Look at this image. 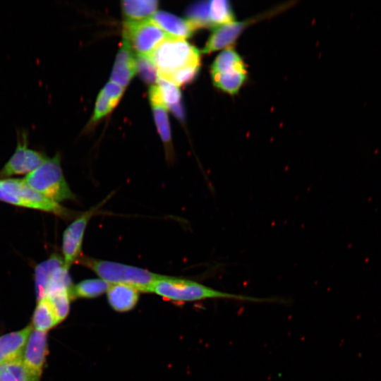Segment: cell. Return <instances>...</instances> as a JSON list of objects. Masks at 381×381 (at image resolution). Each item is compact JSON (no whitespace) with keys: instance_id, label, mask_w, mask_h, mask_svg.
Here are the masks:
<instances>
[{"instance_id":"cell-1","label":"cell","mask_w":381,"mask_h":381,"mask_svg":"<svg viewBox=\"0 0 381 381\" xmlns=\"http://www.w3.org/2000/svg\"><path fill=\"white\" fill-rule=\"evenodd\" d=\"M149 293L174 302H190L206 299L222 298L246 302L276 303L284 300L277 298H259L222 291L199 282L177 277L166 276L156 282Z\"/></svg>"},{"instance_id":"cell-2","label":"cell","mask_w":381,"mask_h":381,"mask_svg":"<svg viewBox=\"0 0 381 381\" xmlns=\"http://www.w3.org/2000/svg\"><path fill=\"white\" fill-rule=\"evenodd\" d=\"M82 264L92 270L100 279L109 284H123L139 292H150L151 286L164 279L163 275L147 270L120 262L84 258Z\"/></svg>"},{"instance_id":"cell-3","label":"cell","mask_w":381,"mask_h":381,"mask_svg":"<svg viewBox=\"0 0 381 381\" xmlns=\"http://www.w3.org/2000/svg\"><path fill=\"white\" fill-rule=\"evenodd\" d=\"M157 69L158 78H165L174 72L191 66H200L196 47L185 40L168 37L148 55Z\"/></svg>"},{"instance_id":"cell-4","label":"cell","mask_w":381,"mask_h":381,"mask_svg":"<svg viewBox=\"0 0 381 381\" xmlns=\"http://www.w3.org/2000/svg\"><path fill=\"white\" fill-rule=\"evenodd\" d=\"M23 181L55 202L75 199L64 176L59 153H56L52 158L48 157L37 169L28 174Z\"/></svg>"},{"instance_id":"cell-5","label":"cell","mask_w":381,"mask_h":381,"mask_svg":"<svg viewBox=\"0 0 381 381\" xmlns=\"http://www.w3.org/2000/svg\"><path fill=\"white\" fill-rule=\"evenodd\" d=\"M210 71L214 85L230 95L238 93L247 80L245 64L231 47L223 49L217 56Z\"/></svg>"},{"instance_id":"cell-6","label":"cell","mask_w":381,"mask_h":381,"mask_svg":"<svg viewBox=\"0 0 381 381\" xmlns=\"http://www.w3.org/2000/svg\"><path fill=\"white\" fill-rule=\"evenodd\" d=\"M123 34L132 49L143 55L150 54L159 44L170 37L150 19L126 20Z\"/></svg>"},{"instance_id":"cell-7","label":"cell","mask_w":381,"mask_h":381,"mask_svg":"<svg viewBox=\"0 0 381 381\" xmlns=\"http://www.w3.org/2000/svg\"><path fill=\"white\" fill-rule=\"evenodd\" d=\"M47 158L44 153L28 147V133L25 129L18 130L16 147L0 170V177L29 174L41 166Z\"/></svg>"},{"instance_id":"cell-8","label":"cell","mask_w":381,"mask_h":381,"mask_svg":"<svg viewBox=\"0 0 381 381\" xmlns=\"http://www.w3.org/2000/svg\"><path fill=\"white\" fill-rule=\"evenodd\" d=\"M1 187L8 193L18 198L25 207L52 212L61 217L68 216V211L27 185L23 179H4L0 181Z\"/></svg>"},{"instance_id":"cell-9","label":"cell","mask_w":381,"mask_h":381,"mask_svg":"<svg viewBox=\"0 0 381 381\" xmlns=\"http://www.w3.org/2000/svg\"><path fill=\"white\" fill-rule=\"evenodd\" d=\"M100 206L101 203L83 213L64 231L62 238V253L64 266L67 270L80 260L87 225Z\"/></svg>"},{"instance_id":"cell-10","label":"cell","mask_w":381,"mask_h":381,"mask_svg":"<svg viewBox=\"0 0 381 381\" xmlns=\"http://www.w3.org/2000/svg\"><path fill=\"white\" fill-rule=\"evenodd\" d=\"M47 353V332L32 329L25 344L22 361L28 369L38 377H40Z\"/></svg>"},{"instance_id":"cell-11","label":"cell","mask_w":381,"mask_h":381,"mask_svg":"<svg viewBox=\"0 0 381 381\" xmlns=\"http://www.w3.org/2000/svg\"><path fill=\"white\" fill-rule=\"evenodd\" d=\"M260 17H255L253 19L241 22L233 21L213 28L202 52L207 54L230 47V45L237 40L244 29L257 20L258 18H260Z\"/></svg>"},{"instance_id":"cell-12","label":"cell","mask_w":381,"mask_h":381,"mask_svg":"<svg viewBox=\"0 0 381 381\" xmlns=\"http://www.w3.org/2000/svg\"><path fill=\"white\" fill-rule=\"evenodd\" d=\"M136 72L135 56L129 44L123 40L115 60L111 81L124 87L129 83Z\"/></svg>"},{"instance_id":"cell-13","label":"cell","mask_w":381,"mask_h":381,"mask_svg":"<svg viewBox=\"0 0 381 381\" xmlns=\"http://www.w3.org/2000/svg\"><path fill=\"white\" fill-rule=\"evenodd\" d=\"M150 19L169 37L174 38L185 40L190 37L196 30L188 20L165 11H157Z\"/></svg>"},{"instance_id":"cell-14","label":"cell","mask_w":381,"mask_h":381,"mask_svg":"<svg viewBox=\"0 0 381 381\" xmlns=\"http://www.w3.org/2000/svg\"><path fill=\"white\" fill-rule=\"evenodd\" d=\"M32 330L31 325L0 337V365L22 358L27 340Z\"/></svg>"},{"instance_id":"cell-15","label":"cell","mask_w":381,"mask_h":381,"mask_svg":"<svg viewBox=\"0 0 381 381\" xmlns=\"http://www.w3.org/2000/svg\"><path fill=\"white\" fill-rule=\"evenodd\" d=\"M139 293L135 289L127 285L111 284L107 291V301L114 310L127 312L136 306Z\"/></svg>"},{"instance_id":"cell-16","label":"cell","mask_w":381,"mask_h":381,"mask_svg":"<svg viewBox=\"0 0 381 381\" xmlns=\"http://www.w3.org/2000/svg\"><path fill=\"white\" fill-rule=\"evenodd\" d=\"M64 266L63 258L58 254L38 264L35 269V285L38 301L44 298L48 284L56 271Z\"/></svg>"},{"instance_id":"cell-17","label":"cell","mask_w":381,"mask_h":381,"mask_svg":"<svg viewBox=\"0 0 381 381\" xmlns=\"http://www.w3.org/2000/svg\"><path fill=\"white\" fill-rule=\"evenodd\" d=\"M156 0H126L121 1V8L128 20H143L152 16L158 6Z\"/></svg>"},{"instance_id":"cell-18","label":"cell","mask_w":381,"mask_h":381,"mask_svg":"<svg viewBox=\"0 0 381 381\" xmlns=\"http://www.w3.org/2000/svg\"><path fill=\"white\" fill-rule=\"evenodd\" d=\"M0 381H40L25 365L22 358L0 365Z\"/></svg>"},{"instance_id":"cell-19","label":"cell","mask_w":381,"mask_h":381,"mask_svg":"<svg viewBox=\"0 0 381 381\" xmlns=\"http://www.w3.org/2000/svg\"><path fill=\"white\" fill-rule=\"evenodd\" d=\"M59 323L50 303L44 298L38 301L32 318L35 329L47 332Z\"/></svg>"},{"instance_id":"cell-20","label":"cell","mask_w":381,"mask_h":381,"mask_svg":"<svg viewBox=\"0 0 381 381\" xmlns=\"http://www.w3.org/2000/svg\"><path fill=\"white\" fill-rule=\"evenodd\" d=\"M111 284L102 279H88L72 286L71 298H93L107 292Z\"/></svg>"},{"instance_id":"cell-21","label":"cell","mask_w":381,"mask_h":381,"mask_svg":"<svg viewBox=\"0 0 381 381\" xmlns=\"http://www.w3.org/2000/svg\"><path fill=\"white\" fill-rule=\"evenodd\" d=\"M209 20L212 28L235 21L230 1L227 0L209 1Z\"/></svg>"},{"instance_id":"cell-22","label":"cell","mask_w":381,"mask_h":381,"mask_svg":"<svg viewBox=\"0 0 381 381\" xmlns=\"http://www.w3.org/2000/svg\"><path fill=\"white\" fill-rule=\"evenodd\" d=\"M155 121L160 138L166 146L168 157H171V131L167 107L162 103H151Z\"/></svg>"},{"instance_id":"cell-23","label":"cell","mask_w":381,"mask_h":381,"mask_svg":"<svg viewBox=\"0 0 381 381\" xmlns=\"http://www.w3.org/2000/svg\"><path fill=\"white\" fill-rule=\"evenodd\" d=\"M188 19L195 28L211 27L209 20V1L191 5L186 11Z\"/></svg>"},{"instance_id":"cell-24","label":"cell","mask_w":381,"mask_h":381,"mask_svg":"<svg viewBox=\"0 0 381 381\" xmlns=\"http://www.w3.org/2000/svg\"><path fill=\"white\" fill-rule=\"evenodd\" d=\"M156 83L166 107L181 103V94L177 85L160 78H158Z\"/></svg>"},{"instance_id":"cell-25","label":"cell","mask_w":381,"mask_h":381,"mask_svg":"<svg viewBox=\"0 0 381 381\" xmlns=\"http://www.w3.org/2000/svg\"><path fill=\"white\" fill-rule=\"evenodd\" d=\"M136 71L147 84L154 85L158 79L157 69L147 55L138 54L135 56Z\"/></svg>"},{"instance_id":"cell-26","label":"cell","mask_w":381,"mask_h":381,"mask_svg":"<svg viewBox=\"0 0 381 381\" xmlns=\"http://www.w3.org/2000/svg\"><path fill=\"white\" fill-rule=\"evenodd\" d=\"M117 104L118 102L108 97L101 90L96 101L92 120L96 121L102 119L110 113Z\"/></svg>"},{"instance_id":"cell-27","label":"cell","mask_w":381,"mask_h":381,"mask_svg":"<svg viewBox=\"0 0 381 381\" xmlns=\"http://www.w3.org/2000/svg\"><path fill=\"white\" fill-rule=\"evenodd\" d=\"M200 69V66H188L181 70H179L174 73L169 75L164 79L176 85H182L190 82L195 78Z\"/></svg>"},{"instance_id":"cell-28","label":"cell","mask_w":381,"mask_h":381,"mask_svg":"<svg viewBox=\"0 0 381 381\" xmlns=\"http://www.w3.org/2000/svg\"><path fill=\"white\" fill-rule=\"evenodd\" d=\"M102 91L106 95L119 102L123 95L124 87L116 83L110 81L105 85Z\"/></svg>"},{"instance_id":"cell-29","label":"cell","mask_w":381,"mask_h":381,"mask_svg":"<svg viewBox=\"0 0 381 381\" xmlns=\"http://www.w3.org/2000/svg\"><path fill=\"white\" fill-rule=\"evenodd\" d=\"M0 200L5 202L6 203L16 205V206L25 207V204L21 200H20L16 196H13L8 193L6 190H4L1 184H0Z\"/></svg>"},{"instance_id":"cell-30","label":"cell","mask_w":381,"mask_h":381,"mask_svg":"<svg viewBox=\"0 0 381 381\" xmlns=\"http://www.w3.org/2000/svg\"><path fill=\"white\" fill-rule=\"evenodd\" d=\"M170 109V110L172 111V113H174V114L179 119H183V108H182V106L180 104H176V105H174V106H171L170 107H169Z\"/></svg>"}]
</instances>
